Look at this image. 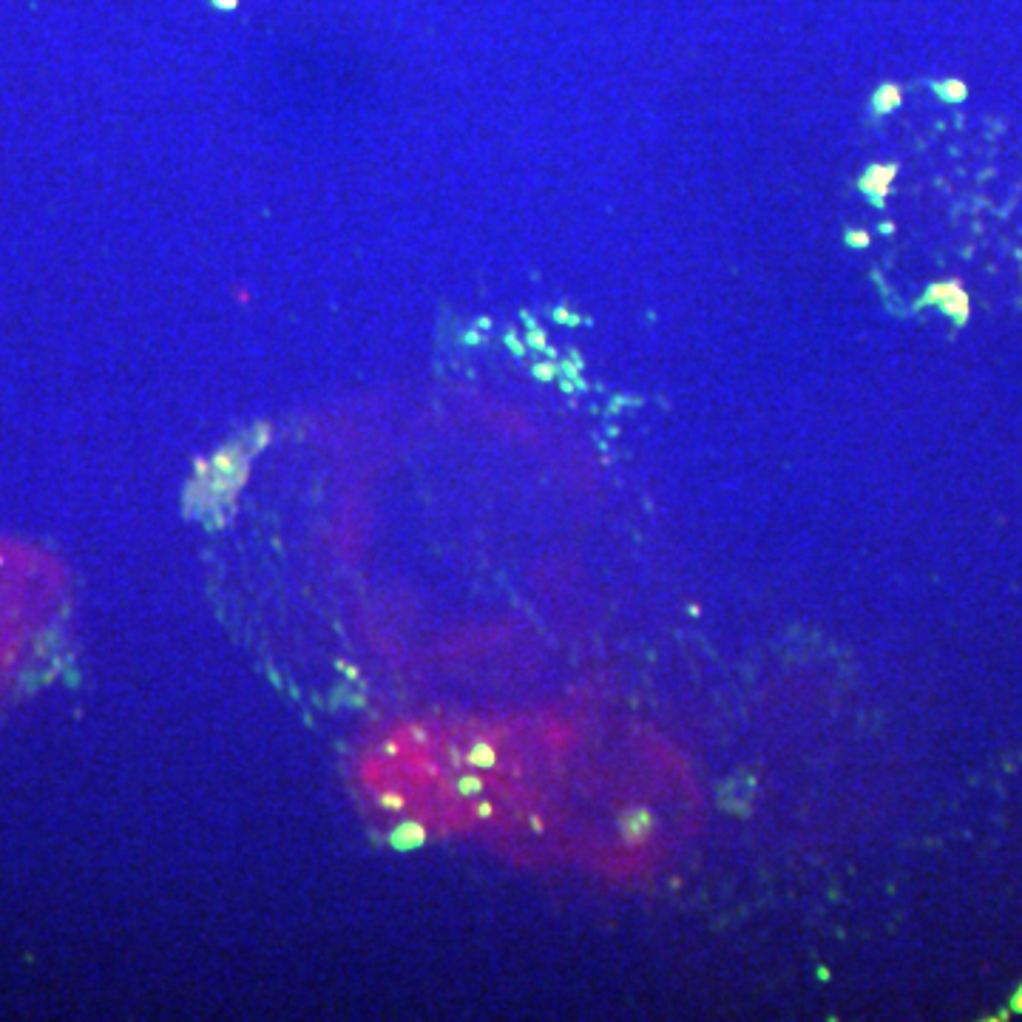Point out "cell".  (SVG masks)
<instances>
[{"label": "cell", "instance_id": "1", "mask_svg": "<svg viewBox=\"0 0 1022 1022\" xmlns=\"http://www.w3.org/2000/svg\"><path fill=\"white\" fill-rule=\"evenodd\" d=\"M892 177H895V165H889V168L875 165V168H869V171H866V177L861 179V188H864L866 194H886V191H889V182H892Z\"/></svg>", "mask_w": 1022, "mask_h": 1022}, {"label": "cell", "instance_id": "2", "mask_svg": "<svg viewBox=\"0 0 1022 1022\" xmlns=\"http://www.w3.org/2000/svg\"><path fill=\"white\" fill-rule=\"evenodd\" d=\"M898 103H900V91L892 89V86L881 89L878 91V97H875V108H878V111H889V108H895Z\"/></svg>", "mask_w": 1022, "mask_h": 1022}, {"label": "cell", "instance_id": "3", "mask_svg": "<svg viewBox=\"0 0 1022 1022\" xmlns=\"http://www.w3.org/2000/svg\"><path fill=\"white\" fill-rule=\"evenodd\" d=\"M1011 1008H1014L1017 1014H1022V986H1020V991H1017V997H1014V1003H1011Z\"/></svg>", "mask_w": 1022, "mask_h": 1022}]
</instances>
